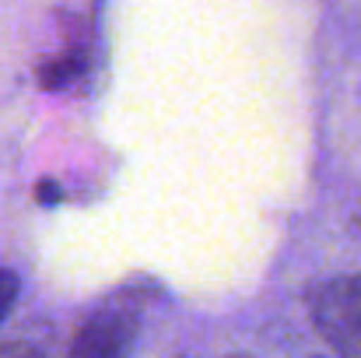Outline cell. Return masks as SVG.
<instances>
[{
  "label": "cell",
  "mask_w": 361,
  "mask_h": 358,
  "mask_svg": "<svg viewBox=\"0 0 361 358\" xmlns=\"http://www.w3.org/2000/svg\"><path fill=\"white\" fill-rule=\"evenodd\" d=\"M81 74H85V56L81 53H63V56L39 67V78H42L46 88H63V85L78 81Z\"/></svg>",
  "instance_id": "cell-2"
},
{
  "label": "cell",
  "mask_w": 361,
  "mask_h": 358,
  "mask_svg": "<svg viewBox=\"0 0 361 358\" xmlns=\"http://www.w3.org/2000/svg\"><path fill=\"white\" fill-rule=\"evenodd\" d=\"M11 358H46V355H42V352H35V348H18Z\"/></svg>",
  "instance_id": "cell-4"
},
{
  "label": "cell",
  "mask_w": 361,
  "mask_h": 358,
  "mask_svg": "<svg viewBox=\"0 0 361 358\" xmlns=\"http://www.w3.org/2000/svg\"><path fill=\"white\" fill-rule=\"evenodd\" d=\"M225 358H252V355H245V352H235V355H225Z\"/></svg>",
  "instance_id": "cell-5"
},
{
  "label": "cell",
  "mask_w": 361,
  "mask_h": 358,
  "mask_svg": "<svg viewBox=\"0 0 361 358\" xmlns=\"http://www.w3.org/2000/svg\"><path fill=\"white\" fill-rule=\"evenodd\" d=\"M18 292H21V281L11 267H0V323L7 320V313L14 309L18 302Z\"/></svg>",
  "instance_id": "cell-3"
},
{
  "label": "cell",
  "mask_w": 361,
  "mask_h": 358,
  "mask_svg": "<svg viewBox=\"0 0 361 358\" xmlns=\"http://www.w3.org/2000/svg\"><path fill=\"white\" fill-rule=\"evenodd\" d=\"M309 316L341 358H361V274L316 285L309 292Z\"/></svg>",
  "instance_id": "cell-1"
}]
</instances>
